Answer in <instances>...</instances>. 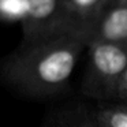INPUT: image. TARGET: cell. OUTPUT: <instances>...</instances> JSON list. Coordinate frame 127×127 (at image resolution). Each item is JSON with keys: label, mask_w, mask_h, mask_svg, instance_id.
Instances as JSON below:
<instances>
[{"label": "cell", "mask_w": 127, "mask_h": 127, "mask_svg": "<svg viewBox=\"0 0 127 127\" xmlns=\"http://www.w3.org/2000/svg\"><path fill=\"white\" fill-rule=\"evenodd\" d=\"M88 42L72 36H59L22 42L1 64V78L29 97H49L63 92Z\"/></svg>", "instance_id": "obj_1"}, {"label": "cell", "mask_w": 127, "mask_h": 127, "mask_svg": "<svg viewBox=\"0 0 127 127\" xmlns=\"http://www.w3.org/2000/svg\"><path fill=\"white\" fill-rule=\"evenodd\" d=\"M22 42L59 36H72L90 42L93 29L77 12L70 0H26V15L21 22Z\"/></svg>", "instance_id": "obj_2"}, {"label": "cell", "mask_w": 127, "mask_h": 127, "mask_svg": "<svg viewBox=\"0 0 127 127\" xmlns=\"http://www.w3.org/2000/svg\"><path fill=\"white\" fill-rule=\"evenodd\" d=\"M126 68V48L108 42H90L88 45V64L82 93L98 101L118 100L119 82Z\"/></svg>", "instance_id": "obj_3"}, {"label": "cell", "mask_w": 127, "mask_h": 127, "mask_svg": "<svg viewBox=\"0 0 127 127\" xmlns=\"http://www.w3.org/2000/svg\"><path fill=\"white\" fill-rule=\"evenodd\" d=\"M93 41L108 42L127 49V0H112L94 28L90 42Z\"/></svg>", "instance_id": "obj_4"}, {"label": "cell", "mask_w": 127, "mask_h": 127, "mask_svg": "<svg viewBox=\"0 0 127 127\" xmlns=\"http://www.w3.org/2000/svg\"><path fill=\"white\" fill-rule=\"evenodd\" d=\"M96 123L98 127H127V104H112L100 108L96 112Z\"/></svg>", "instance_id": "obj_5"}, {"label": "cell", "mask_w": 127, "mask_h": 127, "mask_svg": "<svg viewBox=\"0 0 127 127\" xmlns=\"http://www.w3.org/2000/svg\"><path fill=\"white\" fill-rule=\"evenodd\" d=\"M70 1L77 10V12L83 18V21L89 23L94 32L100 17L108 7L107 1L105 0H70Z\"/></svg>", "instance_id": "obj_6"}, {"label": "cell", "mask_w": 127, "mask_h": 127, "mask_svg": "<svg viewBox=\"0 0 127 127\" xmlns=\"http://www.w3.org/2000/svg\"><path fill=\"white\" fill-rule=\"evenodd\" d=\"M26 15V0H0V18L22 22Z\"/></svg>", "instance_id": "obj_7"}, {"label": "cell", "mask_w": 127, "mask_h": 127, "mask_svg": "<svg viewBox=\"0 0 127 127\" xmlns=\"http://www.w3.org/2000/svg\"><path fill=\"white\" fill-rule=\"evenodd\" d=\"M118 100L122 102H127V68L124 70L123 75L120 78L118 88Z\"/></svg>", "instance_id": "obj_8"}, {"label": "cell", "mask_w": 127, "mask_h": 127, "mask_svg": "<svg viewBox=\"0 0 127 127\" xmlns=\"http://www.w3.org/2000/svg\"><path fill=\"white\" fill-rule=\"evenodd\" d=\"M105 1H107V4H108V6H109L111 3H112V0H105Z\"/></svg>", "instance_id": "obj_9"}, {"label": "cell", "mask_w": 127, "mask_h": 127, "mask_svg": "<svg viewBox=\"0 0 127 127\" xmlns=\"http://www.w3.org/2000/svg\"><path fill=\"white\" fill-rule=\"evenodd\" d=\"M126 104H127V102H126Z\"/></svg>", "instance_id": "obj_10"}]
</instances>
